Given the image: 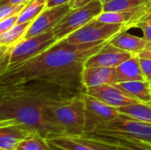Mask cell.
<instances>
[{"label":"cell","mask_w":151,"mask_h":150,"mask_svg":"<svg viewBox=\"0 0 151 150\" xmlns=\"http://www.w3.org/2000/svg\"><path fill=\"white\" fill-rule=\"evenodd\" d=\"M107 42L73 44L65 39L57 42L39 55L1 72L0 86L39 80L85 89L84 64Z\"/></svg>","instance_id":"cell-1"},{"label":"cell","mask_w":151,"mask_h":150,"mask_svg":"<svg viewBox=\"0 0 151 150\" xmlns=\"http://www.w3.org/2000/svg\"><path fill=\"white\" fill-rule=\"evenodd\" d=\"M83 94L50 106L55 122L64 130L63 136L80 137L85 135V102Z\"/></svg>","instance_id":"cell-2"},{"label":"cell","mask_w":151,"mask_h":150,"mask_svg":"<svg viewBox=\"0 0 151 150\" xmlns=\"http://www.w3.org/2000/svg\"><path fill=\"white\" fill-rule=\"evenodd\" d=\"M93 133L134 139L151 144V124L121 113L115 119L98 128Z\"/></svg>","instance_id":"cell-3"},{"label":"cell","mask_w":151,"mask_h":150,"mask_svg":"<svg viewBox=\"0 0 151 150\" xmlns=\"http://www.w3.org/2000/svg\"><path fill=\"white\" fill-rule=\"evenodd\" d=\"M101 0H93L89 4L77 9H72L53 28L57 42L65 39L103 12Z\"/></svg>","instance_id":"cell-4"},{"label":"cell","mask_w":151,"mask_h":150,"mask_svg":"<svg viewBox=\"0 0 151 150\" xmlns=\"http://www.w3.org/2000/svg\"><path fill=\"white\" fill-rule=\"evenodd\" d=\"M128 29L127 24H111L94 19L65 40L73 44L99 43L109 42L119 33Z\"/></svg>","instance_id":"cell-5"},{"label":"cell","mask_w":151,"mask_h":150,"mask_svg":"<svg viewBox=\"0 0 151 150\" xmlns=\"http://www.w3.org/2000/svg\"><path fill=\"white\" fill-rule=\"evenodd\" d=\"M56 42L57 40L54 36L53 30L23 39L18 44L10 48L8 68L39 55Z\"/></svg>","instance_id":"cell-6"},{"label":"cell","mask_w":151,"mask_h":150,"mask_svg":"<svg viewBox=\"0 0 151 150\" xmlns=\"http://www.w3.org/2000/svg\"><path fill=\"white\" fill-rule=\"evenodd\" d=\"M83 98L85 102V135L93 133L120 114L117 108L111 107L87 93L83 94Z\"/></svg>","instance_id":"cell-7"},{"label":"cell","mask_w":151,"mask_h":150,"mask_svg":"<svg viewBox=\"0 0 151 150\" xmlns=\"http://www.w3.org/2000/svg\"><path fill=\"white\" fill-rule=\"evenodd\" d=\"M47 140L50 143L67 150H119L112 142L90 135L55 136Z\"/></svg>","instance_id":"cell-8"},{"label":"cell","mask_w":151,"mask_h":150,"mask_svg":"<svg viewBox=\"0 0 151 150\" xmlns=\"http://www.w3.org/2000/svg\"><path fill=\"white\" fill-rule=\"evenodd\" d=\"M71 10L72 8L69 3L50 8H45L43 11L33 20L24 39L53 30V28Z\"/></svg>","instance_id":"cell-9"},{"label":"cell","mask_w":151,"mask_h":150,"mask_svg":"<svg viewBox=\"0 0 151 150\" xmlns=\"http://www.w3.org/2000/svg\"><path fill=\"white\" fill-rule=\"evenodd\" d=\"M85 93L117 109L140 103L117 84H107L88 88L85 89Z\"/></svg>","instance_id":"cell-10"},{"label":"cell","mask_w":151,"mask_h":150,"mask_svg":"<svg viewBox=\"0 0 151 150\" xmlns=\"http://www.w3.org/2000/svg\"><path fill=\"white\" fill-rule=\"evenodd\" d=\"M134 55L112 45L110 41L87 59L84 67H117Z\"/></svg>","instance_id":"cell-11"},{"label":"cell","mask_w":151,"mask_h":150,"mask_svg":"<svg viewBox=\"0 0 151 150\" xmlns=\"http://www.w3.org/2000/svg\"><path fill=\"white\" fill-rule=\"evenodd\" d=\"M150 11H151V4L137 9L124 11H103L96 19L106 23L127 24L131 29L136 27L138 21L141 20Z\"/></svg>","instance_id":"cell-12"},{"label":"cell","mask_w":151,"mask_h":150,"mask_svg":"<svg viewBox=\"0 0 151 150\" xmlns=\"http://www.w3.org/2000/svg\"><path fill=\"white\" fill-rule=\"evenodd\" d=\"M82 84L86 88L107 84H116L115 67H84Z\"/></svg>","instance_id":"cell-13"},{"label":"cell","mask_w":151,"mask_h":150,"mask_svg":"<svg viewBox=\"0 0 151 150\" xmlns=\"http://www.w3.org/2000/svg\"><path fill=\"white\" fill-rule=\"evenodd\" d=\"M32 133L34 132L19 124L0 126V149L16 150L18 145Z\"/></svg>","instance_id":"cell-14"},{"label":"cell","mask_w":151,"mask_h":150,"mask_svg":"<svg viewBox=\"0 0 151 150\" xmlns=\"http://www.w3.org/2000/svg\"><path fill=\"white\" fill-rule=\"evenodd\" d=\"M115 74L116 84L134 80H146L141 67L139 55H134L129 59L115 67Z\"/></svg>","instance_id":"cell-15"},{"label":"cell","mask_w":151,"mask_h":150,"mask_svg":"<svg viewBox=\"0 0 151 150\" xmlns=\"http://www.w3.org/2000/svg\"><path fill=\"white\" fill-rule=\"evenodd\" d=\"M110 42L115 47L130 52L133 55H139L145 49L148 42L144 37L136 36L125 30L115 35Z\"/></svg>","instance_id":"cell-16"},{"label":"cell","mask_w":151,"mask_h":150,"mask_svg":"<svg viewBox=\"0 0 151 150\" xmlns=\"http://www.w3.org/2000/svg\"><path fill=\"white\" fill-rule=\"evenodd\" d=\"M117 85L134 96L140 103L151 105V83L148 80H134Z\"/></svg>","instance_id":"cell-17"},{"label":"cell","mask_w":151,"mask_h":150,"mask_svg":"<svg viewBox=\"0 0 151 150\" xmlns=\"http://www.w3.org/2000/svg\"><path fill=\"white\" fill-rule=\"evenodd\" d=\"M88 135L111 141L117 147L119 150H151V144L138 140L116 137V136H109V135L99 134V133H93Z\"/></svg>","instance_id":"cell-18"},{"label":"cell","mask_w":151,"mask_h":150,"mask_svg":"<svg viewBox=\"0 0 151 150\" xmlns=\"http://www.w3.org/2000/svg\"><path fill=\"white\" fill-rule=\"evenodd\" d=\"M33 21L17 23L8 31L0 34V46L12 48L24 39V36L28 30Z\"/></svg>","instance_id":"cell-19"},{"label":"cell","mask_w":151,"mask_h":150,"mask_svg":"<svg viewBox=\"0 0 151 150\" xmlns=\"http://www.w3.org/2000/svg\"><path fill=\"white\" fill-rule=\"evenodd\" d=\"M119 113L129 116L137 120L151 124V105L137 103L118 109Z\"/></svg>","instance_id":"cell-20"},{"label":"cell","mask_w":151,"mask_h":150,"mask_svg":"<svg viewBox=\"0 0 151 150\" xmlns=\"http://www.w3.org/2000/svg\"><path fill=\"white\" fill-rule=\"evenodd\" d=\"M150 4V0H111L103 4V11H124Z\"/></svg>","instance_id":"cell-21"},{"label":"cell","mask_w":151,"mask_h":150,"mask_svg":"<svg viewBox=\"0 0 151 150\" xmlns=\"http://www.w3.org/2000/svg\"><path fill=\"white\" fill-rule=\"evenodd\" d=\"M16 150H53L48 140L39 133L34 132L24 139Z\"/></svg>","instance_id":"cell-22"},{"label":"cell","mask_w":151,"mask_h":150,"mask_svg":"<svg viewBox=\"0 0 151 150\" xmlns=\"http://www.w3.org/2000/svg\"><path fill=\"white\" fill-rule=\"evenodd\" d=\"M47 7V0H31L19 15L18 23L33 21Z\"/></svg>","instance_id":"cell-23"},{"label":"cell","mask_w":151,"mask_h":150,"mask_svg":"<svg viewBox=\"0 0 151 150\" xmlns=\"http://www.w3.org/2000/svg\"><path fill=\"white\" fill-rule=\"evenodd\" d=\"M27 4H0V20L14 16L19 15L22 10L25 8Z\"/></svg>","instance_id":"cell-24"},{"label":"cell","mask_w":151,"mask_h":150,"mask_svg":"<svg viewBox=\"0 0 151 150\" xmlns=\"http://www.w3.org/2000/svg\"><path fill=\"white\" fill-rule=\"evenodd\" d=\"M136 27L142 29L143 37L147 40V42H151V11L138 21Z\"/></svg>","instance_id":"cell-25"},{"label":"cell","mask_w":151,"mask_h":150,"mask_svg":"<svg viewBox=\"0 0 151 150\" xmlns=\"http://www.w3.org/2000/svg\"><path fill=\"white\" fill-rule=\"evenodd\" d=\"M19 15L11 16V17L5 18L2 20H0V34L4 33V32L8 31L9 29H11L12 27H14L18 23Z\"/></svg>","instance_id":"cell-26"},{"label":"cell","mask_w":151,"mask_h":150,"mask_svg":"<svg viewBox=\"0 0 151 150\" xmlns=\"http://www.w3.org/2000/svg\"><path fill=\"white\" fill-rule=\"evenodd\" d=\"M140 64L146 80L151 81V59L140 57Z\"/></svg>","instance_id":"cell-27"},{"label":"cell","mask_w":151,"mask_h":150,"mask_svg":"<svg viewBox=\"0 0 151 150\" xmlns=\"http://www.w3.org/2000/svg\"><path fill=\"white\" fill-rule=\"evenodd\" d=\"M93 0H71L69 2V4L72 9H77V8H80L81 6H84L89 4Z\"/></svg>","instance_id":"cell-28"},{"label":"cell","mask_w":151,"mask_h":150,"mask_svg":"<svg viewBox=\"0 0 151 150\" xmlns=\"http://www.w3.org/2000/svg\"><path fill=\"white\" fill-rule=\"evenodd\" d=\"M140 57L151 59V42H148L145 49L139 54Z\"/></svg>","instance_id":"cell-29"},{"label":"cell","mask_w":151,"mask_h":150,"mask_svg":"<svg viewBox=\"0 0 151 150\" xmlns=\"http://www.w3.org/2000/svg\"><path fill=\"white\" fill-rule=\"evenodd\" d=\"M71 0H47V7L46 8H50L58 5H61L64 4L69 3Z\"/></svg>","instance_id":"cell-30"},{"label":"cell","mask_w":151,"mask_h":150,"mask_svg":"<svg viewBox=\"0 0 151 150\" xmlns=\"http://www.w3.org/2000/svg\"><path fill=\"white\" fill-rule=\"evenodd\" d=\"M31 0H0V4H27Z\"/></svg>","instance_id":"cell-31"},{"label":"cell","mask_w":151,"mask_h":150,"mask_svg":"<svg viewBox=\"0 0 151 150\" xmlns=\"http://www.w3.org/2000/svg\"><path fill=\"white\" fill-rule=\"evenodd\" d=\"M49 143H50V142H49ZM50 146H51V148H52V149L53 150H67L63 149V148H60V147H58V146H56V145H54V144H51V143H50Z\"/></svg>","instance_id":"cell-32"},{"label":"cell","mask_w":151,"mask_h":150,"mask_svg":"<svg viewBox=\"0 0 151 150\" xmlns=\"http://www.w3.org/2000/svg\"><path fill=\"white\" fill-rule=\"evenodd\" d=\"M102 1V3L104 4V3H106V2H109V1H111V0H101Z\"/></svg>","instance_id":"cell-33"},{"label":"cell","mask_w":151,"mask_h":150,"mask_svg":"<svg viewBox=\"0 0 151 150\" xmlns=\"http://www.w3.org/2000/svg\"><path fill=\"white\" fill-rule=\"evenodd\" d=\"M0 150H6V149H0Z\"/></svg>","instance_id":"cell-34"},{"label":"cell","mask_w":151,"mask_h":150,"mask_svg":"<svg viewBox=\"0 0 151 150\" xmlns=\"http://www.w3.org/2000/svg\"><path fill=\"white\" fill-rule=\"evenodd\" d=\"M150 83H151V81H150Z\"/></svg>","instance_id":"cell-35"},{"label":"cell","mask_w":151,"mask_h":150,"mask_svg":"<svg viewBox=\"0 0 151 150\" xmlns=\"http://www.w3.org/2000/svg\"><path fill=\"white\" fill-rule=\"evenodd\" d=\"M150 2H151V0H150Z\"/></svg>","instance_id":"cell-36"}]
</instances>
